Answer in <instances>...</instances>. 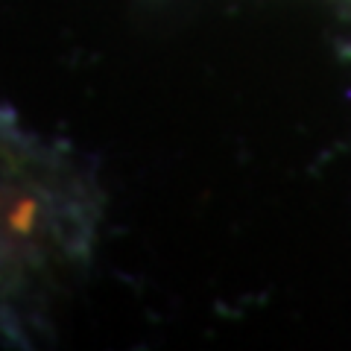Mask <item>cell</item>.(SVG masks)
Masks as SVG:
<instances>
[{"label": "cell", "instance_id": "obj_1", "mask_svg": "<svg viewBox=\"0 0 351 351\" xmlns=\"http://www.w3.org/2000/svg\"><path fill=\"white\" fill-rule=\"evenodd\" d=\"M82 199L36 156L0 144V295L29 272L80 255Z\"/></svg>", "mask_w": 351, "mask_h": 351}]
</instances>
